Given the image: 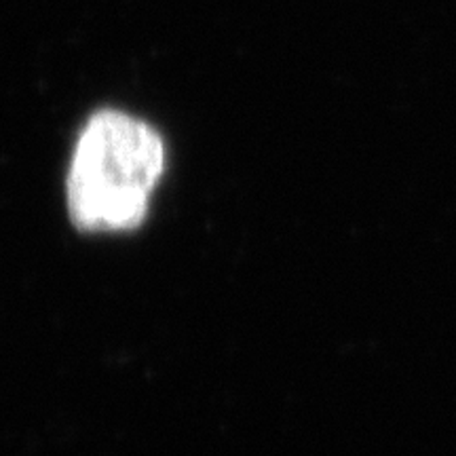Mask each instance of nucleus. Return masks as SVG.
<instances>
[{
  "mask_svg": "<svg viewBox=\"0 0 456 456\" xmlns=\"http://www.w3.org/2000/svg\"><path fill=\"white\" fill-rule=\"evenodd\" d=\"M165 148L140 118L102 110L83 129L68 175V209L81 231H129L144 220Z\"/></svg>",
  "mask_w": 456,
  "mask_h": 456,
  "instance_id": "1",
  "label": "nucleus"
}]
</instances>
